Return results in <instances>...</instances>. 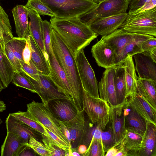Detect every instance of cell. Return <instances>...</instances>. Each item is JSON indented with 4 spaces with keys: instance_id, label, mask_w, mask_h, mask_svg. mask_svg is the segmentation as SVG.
I'll return each instance as SVG.
<instances>
[{
    "instance_id": "1",
    "label": "cell",
    "mask_w": 156,
    "mask_h": 156,
    "mask_svg": "<svg viewBox=\"0 0 156 156\" xmlns=\"http://www.w3.org/2000/svg\"><path fill=\"white\" fill-rule=\"evenodd\" d=\"M50 22L51 28L65 42L75 57L98 36L80 17H54L51 18Z\"/></svg>"
},
{
    "instance_id": "2",
    "label": "cell",
    "mask_w": 156,
    "mask_h": 156,
    "mask_svg": "<svg viewBox=\"0 0 156 156\" xmlns=\"http://www.w3.org/2000/svg\"><path fill=\"white\" fill-rule=\"evenodd\" d=\"M51 46L53 53L65 72L71 88L75 104L79 112L83 110V87L75 58L65 42L54 29L51 33Z\"/></svg>"
},
{
    "instance_id": "3",
    "label": "cell",
    "mask_w": 156,
    "mask_h": 156,
    "mask_svg": "<svg viewBox=\"0 0 156 156\" xmlns=\"http://www.w3.org/2000/svg\"><path fill=\"white\" fill-rule=\"evenodd\" d=\"M51 10L55 17H80L93 10L98 3L89 0H41Z\"/></svg>"
},
{
    "instance_id": "4",
    "label": "cell",
    "mask_w": 156,
    "mask_h": 156,
    "mask_svg": "<svg viewBox=\"0 0 156 156\" xmlns=\"http://www.w3.org/2000/svg\"><path fill=\"white\" fill-rule=\"evenodd\" d=\"M120 28L129 33L156 37V7L137 13L128 14Z\"/></svg>"
},
{
    "instance_id": "5",
    "label": "cell",
    "mask_w": 156,
    "mask_h": 156,
    "mask_svg": "<svg viewBox=\"0 0 156 156\" xmlns=\"http://www.w3.org/2000/svg\"><path fill=\"white\" fill-rule=\"evenodd\" d=\"M83 110L92 123L98 124L102 129L109 122L110 106L107 102L100 98L91 97L83 88Z\"/></svg>"
},
{
    "instance_id": "6",
    "label": "cell",
    "mask_w": 156,
    "mask_h": 156,
    "mask_svg": "<svg viewBox=\"0 0 156 156\" xmlns=\"http://www.w3.org/2000/svg\"><path fill=\"white\" fill-rule=\"evenodd\" d=\"M27 111L35 121L50 130L70 146L60 129L59 121L54 116L47 105L42 102L33 101L27 104Z\"/></svg>"
},
{
    "instance_id": "7",
    "label": "cell",
    "mask_w": 156,
    "mask_h": 156,
    "mask_svg": "<svg viewBox=\"0 0 156 156\" xmlns=\"http://www.w3.org/2000/svg\"><path fill=\"white\" fill-rule=\"evenodd\" d=\"M131 0H105L98 3L93 10L80 17L87 25L95 20L126 13Z\"/></svg>"
},
{
    "instance_id": "8",
    "label": "cell",
    "mask_w": 156,
    "mask_h": 156,
    "mask_svg": "<svg viewBox=\"0 0 156 156\" xmlns=\"http://www.w3.org/2000/svg\"><path fill=\"white\" fill-rule=\"evenodd\" d=\"M75 58L83 88L91 97L100 98L97 80L94 72L85 56L83 49L79 51Z\"/></svg>"
},
{
    "instance_id": "9",
    "label": "cell",
    "mask_w": 156,
    "mask_h": 156,
    "mask_svg": "<svg viewBox=\"0 0 156 156\" xmlns=\"http://www.w3.org/2000/svg\"><path fill=\"white\" fill-rule=\"evenodd\" d=\"M29 77L36 93L41 98L42 102L45 105H48L49 101L52 100L60 98L68 99L50 76L39 73L37 80Z\"/></svg>"
},
{
    "instance_id": "10",
    "label": "cell",
    "mask_w": 156,
    "mask_h": 156,
    "mask_svg": "<svg viewBox=\"0 0 156 156\" xmlns=\"http://www.w3.org/2000/svg\"><path fill=\"white\" fill-rule=\"evenodd\" d=\"M48 56L51 78L76 108L73 96L66 73L57 60L52 48Z\"/></svg>"
},
{
    "instance_id": "11",
    "label": "cell",
    "mask_w": 156,
    "mask_h": 156,
    "mask_svg": "<svg viewBox=\"0 0 156 156\" xmlns=\"http://www.w3.org/2000/svg\"><path fill=\"white\" fill-rule=\"evenodd\" d=\"M128 15L126 12L99 18L88 26L98 35L105 36L120 28Z\"/></svg>"
},
{
    "instance_id": "12",
    "label": "cell",
    "mask_w": 156,
    "mask_h": 156,
    "mask_svg": "<svg viewBox=\"0 0 156 156\" xmlns=\"http://www.w3.org/2000/svg\"><path fill=\"white\" fill-rule=\"evenodd\" d=\"M83 110L79 112L76 116L68 121L62 122L68 128L71 134V148H77L84 142L88 125L86 124Z\"/></svg>"
},
{
    "instance_id": "13",
    "label": "cell",
    "mask_w": 156,
    "mask_h": 156,
    "mask_svg": "<svg viewBox=\"0 0 156 156\" xmlns=\"http://www.w3.org/2000/svg\"><path fill=\"white\" fill-rule=\"evenodd\" d=\"M115 66L105 69L98 84L100 98L106 101L110 107L118 105L114 82Z\"/></svg>"
},
{
    "instance_id": "14",
    "label": "cell",
    "mask_w": 156,
    "mask_h": 156,
    "mask_svg": "<svg viewBox=\"0 0 156 156\" xmlns=\"http://www.w3.org/2000/svg\"><path fill=\"white\" fill-rule=\"evenodd\" d=\"M91 52L98 66L107 69L116 66L113 50L102 38L92 46Z\"/></svg>"
},
{
    "instance_id": "15",
    "label": "cell",
    "mask_w": 156,
    "mask_h": 156,
    "mask_svg": "<svg viewBox=\"0 0 156 156\" xmlns=\"http://www.w3.org/2000/svg\"><path fill=\"white\" fill-rule=\"evenodd\" d=\"M47 105L54 116L61 122L71 120L79 112L67 99L52 100L49 101Z\"/></svg>"
},
{
    "instance_id": "16",
    "label": "cell",
    "mask_w": 156,
    "mask_h": 156,
    "mask_svg": "<svg viewBox=\"0 0 156 156\" xmlns=\"http://www.w3.org/2000/svg\"><path fill=\"white\" fill-rule=\"evenodd\" d=\"M125 102L116 106H110L109 122L111 125L113 135L116 144L118 143L122 139L125 130Z\"/></svg>"
},
{
    "instance_id": "17",
    "label": "cell",
    "mask_w": 156,
    "mask_h": 156,
    "mask_svg": "<svg viewBox=\"0 0 156 156\" xmlns=\"http://www.w3.org/2000/svg\"><path fill=\"white\" fill-rule=\"evenodd\" d=\"M125 102L146 121L156 125V109L137 92L129 95L126 98Z\"/></svg>"
},
{
    "instance_id": "18",
    "label": "cell",
    "mask_w": 156,
    "mask_h": 156,
    "mask_svg": "<svg viewBox=\"0 0 156 156\" xmlns=\"http://www.w3.org/2000/svg\"><path fill=\"white\" fill-rule=\"evenodd\" d=\"M142 135L125 129L123 137L116 145L125 156H139Z\"/></svg>"
},
{
    "instance_id": "19",
    "label": "cell",
    "mask_w": 156,
    "mask_h": 156,
    "mask_svg": "<svg viewBox=\"0 0 156 156\" xmlns=\"http://www.w3.org/2000/svg\"><path fill=\"white\" fill-rule=\"evenodd\" d=\"M30 21L29 30L30 36L48 62V56L46 53L43 41L42 32V22L40 15L35 11L27 8Z\"/></svg>"
},
{
    "instance_id": "20",
    "label": "cell",
    "mask_w": 156,
    "mask_h": 156,
    "mask_svg": "<svg viewBox=\"0 0 156 156\" xmlns=\"http://www.w3.org/2000/svg\"><path fill=\"white\" fill-rule=\"evenodd\" d=\"M5 124L7 132L17 135L26 144H28L30 136L37 140L38 132L16 118L11 113L9 114L7 118Z\"/></svg>"
},
{
    "instance_id": "21",
    "label": "cell",
    "mask_w": 156,
    "mask_h": 156,
    "mask_svg": "<svg viewBox=\"0 0 156 156\" xmlns=\"http://www.w3.org/2000/svg\"><path fill=\"white\" fill-rule=\"evenodd\" d=\"M134 33L129 32L119 28L102 38L113 49L116 59L124 48L131 40Z\"/></svg>"
},
{
    "instance_id": "22",
    "label": "cell",
    "mask_w": 156,
    "mask_h": 156,
    "mask_svg": "<svg viewBox=\"0 0 156 156\" xmlns=\"http://www.w3.org/2000/svg\"><path fill=\"white\" fill-rule=\"evenodd\" d=\"M133 56L135 64V69L138 77L156 81V63L142 52L136 54Z\"/></svg>"
},
{
    "instance_id": "23",
    "label": "cell",
    "mask_w": 156,
    "mask_h": 156,
    "mask_svg": "<svg viewBox=\"0 0 156 156\" xmlns=\"http://www.w3.org/2000/svg\"><path fill=\"white\" fill-rule=\"evenodd\" d=\"M12 12L18 37L27 39L30 35L27 8L25 5H18L13 8Z\"/></svg>"
},
{
    "instance_id": "24",
    "label": "cell",
    "mask_w": 156,
    "mask_h": 156,
    "mask_svg": "<svg viewBox=\"0 0 156 156\" xmlns=\"http://www.w3.org/2000/svg\"><path fill=\"white\" fill-rule=\"evenodd\" d=\"M28 146L17 135L7 132L4 141L1 146V156H19L23 150Z\"/></svg>"
},
{
    "instance_id": "25",
    "label": "cell",
    "mask_w": 156,
    "mask_h": 156,
    "mask_svg": "<svg viewBox=\"0 0 156 156\" xmlns=\"http://www.w3.org/2000/svg\"><path fill=\"white\" fill-rule=\"evenodd\" d=\"M156 156V125L146 121L139 156Z\"/></svg>"
},
{
    "instance_id": "26",
    "label": "cell",
    "mask_w": 156,
    "mask_h": 156,
    "mask_svg": "<svg viewBox=\"0 0 156 156\" xmlns=\"http://www.w3.org/2000/svg\"><path fill=\"white\" fill-rule=\"evenodd\" d=\"M153 37L147 34L134 33L132 38L117 57L116 65L122 63L128 56H133L136 54L142 52L141 47L143 42Z\"/></svg>"
},
{
    "instance_id": "27",
    "label": "cell",
    "mask_w": 156,
    "mask_h": 156,
    "mask_svg": "<svg viewBox=\"0 0 156 156\" xmlns=\"http://www.w3.org/2000/svg\"><path fill=\"white\" fill-rule=\"evenodd\" d=\"M126 129L143 135L146 127V121L125 102Z\"/></svg>"
},
{
    "instance_id": "28",
    "label": "cell",
    "mask_w": 156,
    "mask_h": 156,
    "mask_svg": "<svg viewBox=\"0 0 156 156\" xmlns=\"http://www.w3.org/2000/svg\"><path fill=\"white\" fill-rule=\"evenodd\" d=\"M137 93L156 109V81L137 77Z\"/></svg>"
},
{
    "instance_id": "29",
    "label": "cell",
    "mask_w": 156,
    "mask_h": 156,
    "mask_svg": "<svg viewBox=\"0 0 156 156\" xmlns=\"http://www.w3.org/2000/svg\"><path fill=\"white\" fill-rule=\"evenodd\" d=\"M122 63L124 69L126 98L129 95L137 93L138 76L136 74L133 56H128Z\"/></svg>"
},
{
    "instance_id": "30",
    "label": "cell",
    "mask_w": 156,
    "mask_h": 156,
    "mask_svg": "<svg viewBox=\"0 0 156 156\" xmlns=\"http://www.w3.org/2000/svg\"><path fill=\"white\" fill-rule=\"evenodd\" d=\"M31 50V60L35 65L40 73L46 75H50L48 62L30 35L27 37Z\"/></svg>"
},
{
    "instance_id": "31",
    "label": "cell",
    "mask_w": 156,
    "mask_h": 156,
    "mask_svg": "<svg viewBox=\"0 0 156 156\" xmlns=\"http://www.w3.org/2000/svg\"><path fill=\"white\" fill-rule=\"evenodd\" d=\"M114 82L118 105L123 103L126 98V88L123 63L115 66Z\"/></svg>"
},
{
    "instance_id": "32",
    "label": "cell",
    "mask_w": 156,
    "mask_h": 156,
    "mask_svg": "<svg viewBox=\"0 0 156 156\" xmlns=\"http://www.w3.org/2000/svg\"><path fill=\"white\" fill-rule=\"evenodd\" d=\"M14 69L4 51L3 44H0V78L5 88L11 82Z\"/></svg>"
},
{
    "instance_id": "33",
    "label": "cell",
    "mask_w": 156,
    "mask_h": 156,
    "mask_svg": "<svg viewBox=\"0 0 156 156\" xmlns=\"http://www.w3.org/2000/svg\"><path fill=\"white\" fill-rule=\"evenodd\" d=\"M16 118L41 133V135L48 136V134L43 127L35 121L27 111H18L11 113Z\"/></svg>"
},
{
    "instance_id": "34",
    "label": "cell",
    "mask_w": 156,
    "mask_h": 156,
    "mask_svg": "<svg viewBox=\"0 0 156 156\" xmlns=\"http://www.w3.org/2000/svg\"><path fill=\"white\" fill-rule=\"evenodd\" d=\"M11 82L16 86L26 89L33 93H36L29 76L23 71L15 72Z\"/></svg>"
},
{
    "instance_id": "35",
    "label": "cell",
    "mask_w": 156,
    "mask_h": 156,
    "mask_svg": "<svg viewBox=\"0 0 156 156\" xmlns=\"http://www.w3.org/2000/svg\"><path fill=\"white\" fill-rule=\"evenodd\" d=\"M25 6L35 11L40 15L48 16L51 18L55 16L51 10L41 0H28Z\"/></svg>"
},
{
    "instance_id": "36",
    "label": "cell",
    "mask_w": 156,
    "mask_h": 156,
    "mask_svg": "<svg viewBox=\"0 0 156 156\" xmlns=\"http://www.w3.org/2000/svg\"><path fill=\"white\" fill-rule=\"evenodd\" d=\"M9 40L13 53L22 66L24 63L23 52L26 45L27 39L13 37L10 38Z\"/></svg>"
},
{
    "instance_id": "37",
    "label": "cell",
    "mask_w": 156,
    "mask_h": 156,
    "mask_svg": "<svg viewBox=\"0 0 156 156\" xmlns=\"http://www.w3.org/2000/svg\"><path fill=\"white\" fill-rule=\"evenodd\" d=\"M101 139L105 152L113 147L116 144L113 135L111 125L109 122L105 129H102Z\"/></svg>"
},
{
    "instance_id": "38",
    "label": "cell",
    "mask_w": 156,
    "mask_h": 156,
    "mask_svg": "<svg viewBox=\"0 0 156 156\" xmlns=\"http://www.w3.org/2000/svg\"><path fill=\"white\" fill-rule=\"evenodd\" d=\"M9 38L6 37H4V49L6 55L14 69L15 72L20 71L22 70V66L13 53L9 41Z\"/></svg>"
},
{
    "instance_id": "39",
    "label": "cell",
    "mask_w": 156,
    "mask_h": 156,
    "mask_svg": "<svg viewBox=\"0 0 156 156\" xmlns=\"http://www.w3.org/2000/svg\"><path fill=\"white\" fill-rule=\"evenodd\" d=\"M105 152L101 141L93 138L83 156H105Z\"/></svg>"
},
{
    "instance_id": "40",
    "label": "cell",
    "mask_w": 156,
    "mask_h": 156,
    "mask_svg": "<svg viewBox=\"0 0 156 156\" xmlns=\"http://www.w3.org/2000/svg\"><path fill=\"white\" fill-rule=\"evenodd\" d=\"M0 27L3 33L4 37L12 38L13 37L8 16L1 5H0Z\"/></svg>"
},
{
    "instance_id": "41",
    "label": "cell",
    "mask_w": 156,
    "mask_h": 156,
    "mask_svg": "<svg viewBox=\"0 0 156 156\" xmlns=\"http://www.w3.org/2000/svg\"><path fill=\"white\" fill-rule=\"evenodd\" d=\"M52 28L50 23L47 20H42V32L46 52L48 55L52 49L51 33Z\"/></svg>"
},
{
    "instance_id": "42",
    "label": "cell",
    "mask_w": 156,
    "mask_h": 156,
    "mask_svg": "<svg viewBox=\"0 0 156 156\" xmlns=\"http://www.w3.org/2000/svg\"><path fill=\"white\" fill-rule=\"evenodd\" d=\"M94 126L89 125V126L84 142L87 148L92 139L94 138L101 141V136L102 129L98 123Z\"/></svg>"
},
{
    "instance_id": "43",
    "label": "cell",
    "mask_w": 156,
    "mask_h": 156,
    "mask_svg": "<svg viewBox=\"0 0 156 156\" xmlns=\"http://www.w3.org/2000/svg\"><path fill=\"white\" fill-rule=\"evenodd\" d=\"M28 145L34 152L40 155L50 156L49 151L44 144L32 136H30L29 138Z\"/></svg>"
},
{
    "instance_id": "44",
    "label": "cell",
    "mask_w": 156,
    "mask_h": 156,
    "mask_svg": "<svg viewBox=\"0 0 156 156\" xmlns=\"http://www.w3.org/2000/svg\"><path fill=\"white\" fill-rule=\"evenodd\" d=\"M22 70L32 79L35 80L37 79L40 72L31 60L29 64L25 63L23 64Z\"/></svg>"
},
{
    "instance_id": "45",
    "label": "cell",
    "mask_w": 156,
    "mask_h": 156,
    "mask_svg": "<svg viewBox=\"0 0 156 156\" xmlns=\"http://www.w3.org/2000/svg\"><path fill=\"white\" fill-rule=\"evenodd\" d=\"M42 138V141L49 151L50 156H65V152L63 149L50 143L45 137Z\"/></svg>"
},
{
    "instance_id": "46",
    "label": "cell",
    "mask_w": 156,
    "mask_h": 156,
    "mask_svg": "<svg viewBox=\"0 0 156 156\" xmlns=\"http://www.w3.org/2000/svg\"><path fill=\"white\" fill-rule=\"evenodd\" d=\"M156 48V38L153 37L147 39L142 43L141 49L142 52L147 51Z\"/></svg>"
},
{
    "instance_id": "47",
    "label": "cell",
    "mask_w": 156,
    "mask_h": 156,
    "mask_svg": "<svg viewBox=\"0 0 156 156\" xmlns=\"http://www.w3.org/2000/svg\"><path fill=\"white\" fill-rule=\"evenodd\" d=\"M150 0H131L129 4V10L128 14L141 7L145 2Z\"/></svg>"
},
{
    "instance_id": "48",
    "label": "cell",
    "mask_w": 156,
    "mask_h": 156,
    "mask_svg": "<svg viewBox=\"0 0 156 156\" xmlns=\"http://www.w3.org/2000/svg\"><path fill=\"white\" fill-rule=\"evenodd\" d=\"M156 7V0H150L146 2L140 8L130 14L138 13Z\"/></svg>"
},
{
    "instance_id": "49",
    "label": "cell",
    "mask_w": 156,
    "mask_h": 156,
    "mask_svg": "<svg viewBox=\"0 0 156 156\" xmlns=\"http://www.w3.org/2000/svg\"><path fill=\"white\" fill-rule=\"evenodd\" d=\"M23 57L24 63L29 64L31 58V50L27 39L26 45L23 52Z\"/></svg>"
},
{
    "instance_id": "50",
    "label": "cell",
    "mask_w": 156,
    "mask_h": 156,
    "mask_svg": "<svg viewBox=\"0 0 156 156\" xmlns=\"http://www.w3.org/2000/svg\"><path fill=\"white\" fill-rule=\"evenodd\" d=\"M60 129L66 139H67L71 147L72 138L70 132L66 126L62 122H59Z\"/></svg>"
},
{
    "instance_id": "51",
    "label": "cell",
    "mask_w": 156,
    "mask_h": 156,
    "mask_svg": "<svg viewBox=\"0 0 156 156\" xmlns=\"http://www.w3.org/2000/svg\"><path fill=\"white\" fill-rule=\"evenodd\" d=\"M142 53L149 57L155 62L156 63V48L148 51L143 52Z\"/></svg>"
},
{
    "instance_id": "52",
    "label": "cell",
    "mask_w": 156,
    "mask_h": 156,
    "mask_svg": "<svg viewBox=\"0 0 156 156\" xmlns=\"http://www.w3.org/2000/svg\"><path fill=\"white\" fill-rule=\"evenodd\" d=\"M119 151V150L116 145L110 149L106 152L105 156H115L116 154Z\"/></svg>"
},
{
    "instance_id": "53",
    "label": "cell",
    "mask_w": 156,
    "mask_h": 156,
    "mask_svg": "<svg viewBox=\"0 0 156 156\" xmlns=\"http://www.w3.org/2000/svg\"><path fill=\"white\" fill-rule=\"evenodd\" d=\"M31 149L28 145L26 147L20 154L19 156H34V154L30 151Z\"/></svg>"
},
{
    "instance_id": "54",
    "label": "cell",
    "mask_w": 156,
    "mask_h": 156,
    "mask_svg": "<svg viewBox=\"0 0 156 156\" xmlns=\"http://www.w3.org/2000/svg\"><path fill=\"white\" fill-rule=\"evenodd\" d=\"M87 149V147L84 144H80L77 147L78 152L81 156H83L86 152Z\"/></svg>"
},
{
    "instance_id": "55",
    "label": "cell",
    "mask_w": 156,
    "mask_h": 156,
    "mask_svg": "<svg viewBox=\"0 0 156 156\" xmlns=\"http://www.w3.org/2000/svg\"><path fill=\"white\" fill-rule=\"evenodd\" d=\"M6 106L4 102L0 100V112L6 110Z\"/></svg>"
},
{
    "instance_id": "56",
    "label": "cell",
    "mask_w": 156,
    "mask_h": 156,
    "mask_svg": "<svg viewBox=\"0 0 156 156\" xmlns=\"http://www.w3.org/2000/svg\"><path fill=\"white\" fill-rule=\"evenodd\" d=\"M4 88L0 78V91H2Z\"/></svg>"
},
{
    "instance_id": "57",
    "label": "cell",
    "mask_w": 156,
    "mask_h": 156,
    "mask_svg": "<svg viewBox=\"0 0 156 156\" xmlns=\"http://www.w3.org/2000/svg\"><path fill=\"white\" fill-rule=\"evenodd\" d=\"M0 34L1 35V37H2V38L3 39H4V34L3 33V31H2L0 27Z\"/></svg>"
},
{
    "instance_id": "58",
    "label": "cell",
    "mask_w": 156,
    "mask_h": 156,
    "mask_svg": "<svg viewBox=\"0 0 156 156\" xmlns=\"http://www.w3.org/2000/svg\"><path fill=\"white\" fill-rule=\"evenodd\" d=\"M4 43V39H3L1 37L0 34V44H3Z\"/></svg>"
},
{
    "instance_id": "59",
    "label": "cell",
    "mask_w": 156,
    "mask_h": 156,
    "mask_svg": "<svg viewBox=\"0 0 156 156\" xmlns=\"http://www.w3.org/2000/svg\"><path fill=\"white\" fill-rule=\"evenodd\" d=\"M104 0H94V1L97 2V3H99Z\"/></svg>"
},
{
    "instance_id": "60",
    "label": "cell",
    "mask_w": 156,
    "mask_h": 156,
    "mask_svg": "<svg viewBox=\"0 0 156 156\" xmlns=\"http://www.w3.org/2000/svg\"><path fill=\"white\" fill-rule=\"evenodd\" d=\"M2 121L1 119V118L0 117V125L2 123Z\"/></svg>"
},
{
    "instance_id": "61",
    "label": "cell",
    "mask_w": 156,
    "mask_h": 156,
    "mask_svg": "<svg viewBox=\"0 0 156 156\" xmlns=\"http://www.w3.org/2000/svg\"><path fill=\"white\" fill-rule=\"evenodd\" d=\"M91 0V1H94V0Z\"/></svg>"
},
{
    "instance_id": "62",
    "label": "cell",
    "mask_w": 156,
    "mask_h": 156,
    "mask_svg": "<svg viewBox=\"0 0 156 156\" xmlns=\"http://www.w3.org/2000/svg\"></svg>"
}]
</instances>
